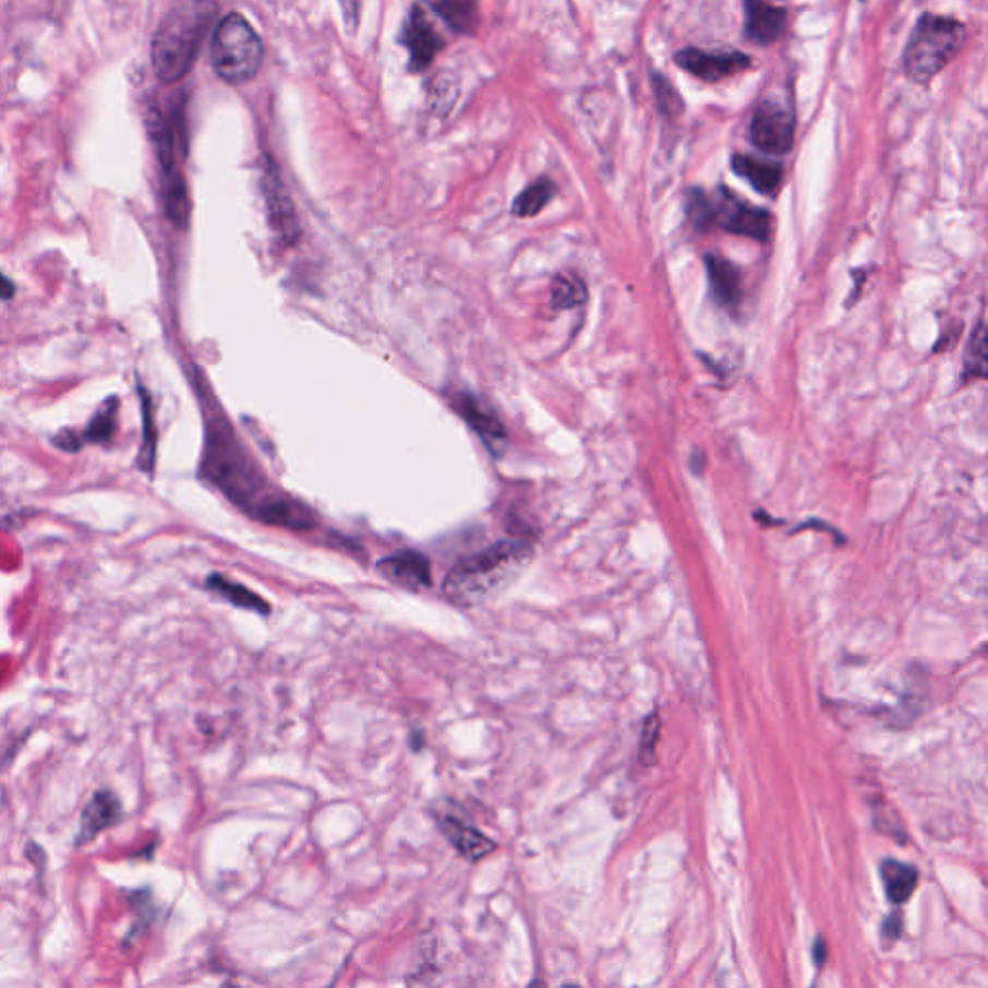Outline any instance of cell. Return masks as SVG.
Masks as SVG:
<instances>
[{"instance_id": "obj_1", "label": "cell", "mask_w": 988, "mask_h": 988, "mask_svg": "<svg viewBox=\"0 0 988 988\" xmlns=\"http://www.w3.org/2000/svg\"><path fill=\"white\" fill-rule=\"evenodd\" d=\"M533 553L531 541L514 539L471 554L448 571L444 597L461 609H469L503 595L526 571Z\"/></svg>"}, {"instance_id": "obj_2", "label": "cell", "mask_w": 988, "mask_h": 988, "mask_svg": "<svg viewBox=\"0 0 988 988\" xmlns=\"http://www.w3.org/2000/svg\"><path fill=\"white\" fill-rule=\"evenodd\" d=\"M218 7L215 2H177L153 34V70L162 84H174L192 70Z\"/></svg>"}, {"instance_id": "obj_3", "label": "cell", "mask_w": 988, "mask_h": 988, "mask_svg": "<svg viewBox=\"0 0 988 988\" xmlns=\"http://www.w3.org/2000/svg\"><path fill=\"white\" fill-rule=\"evenodd\" d=\"M203 475L225 491L236 504L250 506L253 514L268 496L263 494L265 478L222 421H215L207 429Z\"/></svg>"}, {"instance_id": "obj_4", "label": "cell", "mask_w": 988, "mask_h": 988, "mask_svg": "<svg viewBox=\"0 0 988 988\" xmlns=\"http://www.w3.org/2000/svg\"><path fill=\"white\" fill-rule=\"evenodd\" d=\"M263 52L260 35L242 14L220 17L210 41V64L220 80L232 85L250 82L260 72Z\"/></svg>"}, {"instance_id": "obj_5", "label": "cell", "mask_w": 988, "mask_h": 988, "mask_svg": "<svg viewBox=\"0 0 988 988\" xmlns=\"http://www.w3.org/2000/svg\"><path fill=\"white\" fill-rule=\"evenodd\" d=\"M962 43L963 26L957 20L925 14L915 26L905 51V74L913 82L927 84L954 59Z\"/></svg>"}, {"instance_id": "obj_6", "label": "cell", "mask_w": 988, "mask_h": 988, "mask_svg": "<svg viewBox=\"0 0 988 988\" xmlns=\"http://www.w3.org/2000/svg\"><path fill=\"white\" fill-rule=\"evenodd\" d=\"M751 140L764 153L782 155L794 145V115L776 101H764L751 120Z\"/></svg>"}, {"instance_id": "obj_7", "label": "cell", "mask_w": 988, "mask_h": 988, "mask_svg": "<svg viewBox=\"0 0 988 988\" xmlns=\"http://www.w3.org/2000/svg\"><path fill=\"white\" fill-rule=\"evenodd\" d=\"M721 209L716 210V220L730 234L747 236L759 242L769 240L771 234V215L767 210L747 205L737 200L728 190H722Z\"/></svg>"}, {"instance_id": "obj_8", "label": "cell", "mask_w": 988, "mask_h": 988, "mask_svg": "<svg viewBox=\"0 0 988 988\" xmlns=\"http://www.w3.org/2000/svg\"><path fill=\"white\" fill-rule=\"evenodd\" d=\"M676 62L703 82H719L751 67V59L744 52H707L697 49L679 51Z\"/></svg>"}, {"instance_id": "obj_9", "label": "cell", "mask_w": 988, "mask_h": 988, "mask_svg": "<svg viewBox=\"0 0 988 988\" xmlns=\"http://www.w3.org/2000/svg\"><path fill=\"white\" fill-rule=\"evenodd\" d=\"M377 570L383 578L388 579L394 586L419 591L431 587V564L423 554L415 551H403L393 556H386L378 562Z\"/></svg>"}, {"instance_id": "obj_10", "label": "cell", "mask_w": 988, "mask_h": 988, "mask_svg": "<svg viewBox=\"0 0 988 988\" xmlns=\"http://www.w3.org/2000/svg\"><path fill=\"white\" fill-rule=\"evenodd\" d=\"M255 516L268 526H278L292 531H310L315 528L313 511L305 504L282 493L268 494L255 510Z\"/></svg>"}, {"instance_id": "obj_11", "label": "cell", "mask_w": 988, "mask_h": 988, "mask_svg": "<svg viewBox=\"0 0 988 988\" xmlns=\"http://www.w3.org/2000/svg\"><path fill=\"white\" fill-rule=\"evenodd\" d=\"M122 817V805L112 792L101 790L89 799L82 812L80 830H77L76 846L82 847L89 844L92 840L99 836L103 830L115 827Z\"/></svg>"}, {"instance_id": "obj_12", "label": "cell", "mask_w": 988, "mask_h": 988, "mask_svg": "<svg viewBox=\"0 0 988 988\" xmlns=\"http://www.w3.org/2000/svg\"><path fill=\"white\" fill-rule=\"evenodd\" d=\"M406 45L410 49L411 68L425 70L433 62L436 52L443 49V39L436 34L435 26L429 22L427 14L419 7L411 10L408 26H406Z\"/></svg>"}, {"instance_id": "obj_13", "label": "cell", "mask_w": 988, "mask_h": 988, "mask_svg": "<svg viewBox=\"0 0 988 988\" xmlns=\"http://www.w3.org/2000/svg\"><path fill=\"white\" fill-rule=\"evenodd\" d=\"M454 408L460 413L461 418L468 421L469 427L478 433L485 444H489L491 450H496V446L506 441V431L501 423V419L494 415L493 411L486 408L485 403L478 400L471 394H460L454 398Z\"/></svg>"}, {"instance_id": "obj_14", "label": "cell", "mask_w": 988, "mask_h": 988, "mask_svg": "<svg viewBox=\"0 0 988 988\" xmlns=\"http://www.w3.org/2000/svg\"><path fill=\"white\" fill-rule=\"evenodd\" d=\"M438 827L443 830L444 836L448 838V842L469 862H479L494 852V842L491 838H486L483 832L456 817H444Z\"/></svg>"}, {"instance_id": "obj_15", "label": "cell", "mask_w": 988, "mask_h": 988, "mask_svg": "<svg viewBox=\"0 0 988 988\" xmlns=\"http://www.w3.org/2000/svg\"><path fill=\"white\" fill-rule=\"evenodd\" d=\"M786 26V12L767 2L751 0L746 4V34L751 41H776Z\"/></svg>"}, {"instance_id": "obj_16", "label": "cell", "mask_w": 988, "mask_h": 988, "mask_svg": "<svg viewBox=\"0 0 988 988\" xmlns=\"http://www.w3.org/2000/svg\"><path fill=\"white\" fill-rule=\"evenodd\" d=\"M707 273H709L712 293L719 303L726 308H736L744 298L739 268L721 255H707Z\"/></svg>"}, {"instance_id": "obj_17", "label": "cell", "mask_w": 988, "mask_h": 988, "mask_svg": "<svg viewBox=\"0 0 988 988\" xmlns=\"http://www.w3.org/2000/svg\"><path fill=\"white\" fill-rule=\"evenodd\" d=\"M265 185H267L268 210H270L273 227L280 236V240H285L286 243L296 242L300 230L296 225V215H293L292 205L286 195L280 178L275 172H268Z\"/></svg>"}, {"instance_id": "obj_18", "label": "cell", "mask_w": 988, "mask_h": 988, "mask_svg": "<svg viewBox=\"0 0 988 988\" xmlns=\"http://www.w3.org/2000/svg\"><path fill=\"white\" fill-rule=\"evenodd\" d=\"M732 168L737 177L746 178L757 192L771 195L782 182V167L771 160L757 159L751 155H734Z\"/></svg>"}, {"instance_id": "obj_19", "label": "cell", "mask_w": 988, "mask_h": 988, "mask_svg": "<svg viewBox=\"0 0 988 988\" xmlns=\"http://www.w3.org/2000/svg\"><path fill=\"white\" fill-rule=\"evenodd\" d=\"M880 877H882V884H884L890 902L904 904L917 888L919 871L907 863L884 859L880 865Z\"/></svg>"}, {"instance_id": "obj_20", "label": "cell", "mask_w": 988, "mask_h": 988, "mask_svg": "<svg viewBox=\"0 0 988 988\" xmlns=\"http://www.w3.org/2000/svg\"><path fill=\"white\" fill-rule=\"evenodd\" d=\"M162 203L167 215L177 227H185L190 218V200H188V190L182 174L178 170H172L168 174H162Z\"/></svg>"}, {"instance_id": "obj_21", "label": "cell", "mask_w": 988, "mask_h": 988, "mask_svg": "<svg viewBox=\"0 0 988 988\" xmlns=\"http://www.w3.org/2000/svg\"><path fill=\"white\" fill-rule=\"evenodd\" d=\"M207 586H209V589H213L215 593H218V595L225 597L227 601L236 604V606L250 609V611L260 612V614H268V612H270V606H268L267 601H263L260 595H255L248 587L240 586V583H236V581L222 578V576H218V574H213V576H210Z\"/></svg>"}, {"instance_id": "obj_22", "label": "cell", "mask_w": 988, "mask_h": 988, "mask_svg": "<svg viewBox=\"0 0 988 988\" xmlns=\"http://www.w3.org/2000/svg\"><path fill=\"white\" fill-rule=\"evenodd\" d=\"M554 193H556V184L553 180L539 178L516 197L511 213L521 218L535 217L537 213L545 209L546 203L553 200Z\"/></svg>"}, {"instance_id": "obj_23", "label": "cell", "mask_w": 988, "mask_h": 988, "mask_svg": "<svg viewBox=\"0 0 988 988\" xmlns=\"http://www.w3.org/2000/svg\"><path fill=\"white\" fill-rule=\"evenodd\" d=\"M433 9L458 34H471L478 26V7L471 2H441Z\"/></svg>"}, {"instance_id": "obj_24", "label": "cell", "mask_w": 988, "mask_h": 988, "mask_svg": "<svg viewBox=\"0 0 988 988\" xmlns=\"http://www.w3.org/2000/svg\"><path fill=\"white\" fill-rule=\"evenodd\" d=\"M118 400L110 398L103 403L99 411L95 413L92 423L87 425L84 433V441L87 443H109L117 431Z\"/></svg>"}, {"instance_id": "obj_25", "label": "cell", "mask_w": 988, "mask_h": 988, "mask_svg": "<svg viewBox=\"0 0 988 988\" xmlns=\"http://www.w3.org/2000/svg\"><path fill=\"white\" fill-rule=\"evenodd\" d=\"M587 288L583 280L570 277V275H561L554 278L553 282V308L554 310H571L586 302Z\"/></svg>"}, {"instance_id": "obj_26", "label": "cell", "mask_w": 988, "mask_h": 988, "mask_svg": "<svg viewBox=\"0 0 988 988\" xmlns=\"http://www.w3.org/2000/svg\"><path fill=\"white\" fill-rule=\"evenodd\" d=\"M965 373L972 377H988V327L980 325L965 353Z\"/></svg>"}, {"instance_id": "obj_27", "label": "cell", "mask_w": 988, "mask_h": 988, "mask_svg": "<svg viewBox=\"0 0 988 988\" xmlns=\"http://www.w3.org/2000/svg\"><path fill=\"white\" fill-rule=\"evenodd\" d=\"M687 217L697 232H707L716 222V209L707 193L691 190L687 195Z\"/></svg>"}, {"instance_id": "obj_28", "label": "cell", "mask_w": 988, "mask_h": 988, "mask_svg": "<svg viewBox=\"0 0 988 988\" xmlns=\"http://www.w3.org/2000/svg\"><path fill=\"white\" fill-rule=\"evenodd\" d=\"M143 446L140 450V458H137V463L143 471H152L153 466H155V450H157V435H155V425H153V415H152V403H149V398L147 394L143 393Z\"/></svg>"}, {"instance_id": "obj_29", "label": "cell", "mask_w": 988, "mask_h": 988, "mask_svg": "<svg viewBox=\"0 0 988 988\" xmlns=\"http://www.w3.org/2000/svg\"><path fill=\"white\" fill-rule=\"evenodd\" d=\"M661 739V716L659 712H653L647 716L646 722H643V728H641V737H639V759L643 761V764H653L654 757H656V744Z\"/></svg>"}, {"instance_id": "obj_30", "label": "cell", "mask_w": 988, "mask_h": 988, "mask_svg": "<svg viewBox=\"0 0 988 988\" xmlns=\"http://www.w3.org/2000/svg\"><path fill=\"white\" fill-rule=\"evenodd\" d=\"M653 84L659 109H661L664 115H671V117L679 115L684 105H682L678 93L674 92V87H672L661 74H654Z\"/></svg>"}, {"instance_id": "obj_31", "label": "cell", "mask_w": 988, "mask_h": 988, "mask_svg": "<svg viewBox=\"0 0 988 988\" xmlns=\"http://www.w3.org/2000/svg\"><path fill=\"white\" fill-rule=\"evenodd\" d=\"M55 444L62 448V450H68V453H77L82 448V441L77 438V435H74L72 431H64L60 433L57 438H55Z\"/></svg>"}, {"instance_id": "obj_32", "label": "cell", "mask_w": 988, "mask_h": 988, "mask_svg": "<svg viewBox=\"0 0 988 988\" xmlns=\"http://www.w3.org/2000/svg\"><path fill=\"white\" fill-rule=\"evenodd\" d=\"M900 930H902V917L894 913V915H892V917H890V919H887V923H884V935H887L888 938H892V940H894V938L900 937Z\"/></svg>"}, {"instance_id": "obj_33", "label": "cell", "mask_w": 988, "mask_h": 988, "mask_svg": "<svg viewBox=\"0 0 988 988\" xmlns=\"http://www.w3.org/2000/svg\"><path fill=\"white\" fill-rule=\"evenodd\" d=\"M2 286H4V300H9L10 296H12V292H14V288H12V285H10L9 278H2Z\"/></svg>"}, {"instance_id": "obj_34", "label": "cell", "mask_w": 988, "mask_h": 988, "mask_svg": "<svg viewBox=\"0 0 988 988\" xmlns=\"http://www.w3.org/2000/svg\"><path fill=\"white\" fill-rule=\"evenodd\" d=\"M529 988H545V985H543V983H541V980H535V983H533V985H529Z\"/></svg>"}, {"instance_id": "obj_35", "label": "cell", "mask_w": 988, "mask_h": 988, "mask_svg": "<svg viewBox=\"0 0 988 988\" xmlns=\"http://www.w3.org/2000/svg\"><path fill=\"white\" fill-rule=\"evenodd\" d=\"M562 988H581V987H578V985H566V987H562Z\"/></svg>"}, {"instance_id": "obj_36", "label": "cell", "mask_w": 988, "mask_h": 988, "mask_svg": "<svg viewBox=\"0 0 988 988\" xmlns=\"http://www.w3.org/2000/svg\"><path fill=\"white\" fill-rule=\"evenodd\" d=\"M222 988H238V987H234V985H232V987H230V985H225V987H222Z\"/></svg>"}]
</instances>
